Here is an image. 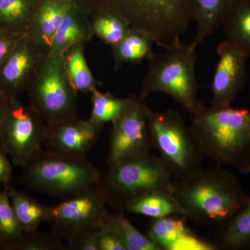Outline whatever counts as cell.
Here are the masks:
<instances>
[{
    "label": "cell",
    "instance_id": "obj_22",
    "mask_svg": "<svg viewBox=\"0 0 250 250\" xmlns=\"http://www.w3.org/2000/svg\"><path fill=\"white\" fill-rule=\"evenodd\" d=\"M85 43L72 46L63 54L65 70L70 83L78 93H92L99 82L94 77L84 54Z\"/></svg>",
    "mask_w": 250,
    "mask_h": 250
},
{
    "label": "cell",
    "instance_id": "obj_13",
    "mask_svg": "<svg viewBox=\"0 0 250 250\" xmlns=\"http://www.w3.org/2000/svg\"><path fill=\"white\" fill-rule=\"evenodd\" d=\"M45 56L29 36H23L0 67V92L11 98L27 91Z\"/></svg>",
    "mask_w": 250,
    "mask_h": 250
},
{
    "label": "cell",
    "instance_id": "obj_29",
    "mask_svg": "<svg viewBox=\"0 0 250 250\" xmlns=\"http://www.w3.org/2000/svg\"><path fill=\"white\" fill-rule=\"evenodd\" d=\"M107 223L121 237L126 250H161L149 237L140 232L130 223L123 210H116L110 214Z\"/></svg>",
    "mask_w": 250,
    "mask_h": 250
},
{
    "label": "cell",
    "instance_id": "obj_6",
    "mask_svg": "<svg viewBox=\"0 0 250 250\" xmlns=\"http://www.w3.org/2000/svg\"><path fill=\"white\" fill-rule=\"evenodd\" d=\"M196 59V49L190 44L184 45L181 39L166 49L165 53H153L147 60L140 96L146 100L152 93L167 94L190 112L200 102Z\"/></svg>",
    "mask_w": 250,
    "mask_h": 250
},
{
    "label": "cell",
    "instance_id": "obj_3",
    "mask_svg": "<svg viewBox=\"0 0 250 250\" xmlns=\"http://www.w3.org/2000/svg\"><path fill=\"white\" fill-rule=\"evenodd\" d=\"M90 16L99 11L121 15L131 27L147 31L167 49L195 22V0H78Z\"/></svg>",
    "mask_w": 250,
    "mask_h": 250
},
{
    "label": "cell",
    "instance_id": "obj_5",
    "mask_svg": "<svg viewBox=\"0 0 250 250\" xmlns=\"http://www.w3.org/2000/svg\"><path fill=\"white\" fill-rule=\"evenodd\" d=\"M172 178L159 156L147 152L107 166L101 172L99 188L107 205L125 211L130 203L149 192H170Z\"/></svg>",
    "mask_w": 250,
    "mask_h": 250
},
{
    "label": "cell",
    "instance_id": "obj_7",
    "mask_svg": "<svg viewBox=\"0 0 250 250\" xmlns=\"http://www.w3.org/2000/svg\"><path fill=\"white\" fill-rule=\"evenodd\" d=\"M146 113L154 149L172 177L183 180L202 170L203 154L182 116L173 110L154 111L147 105Z\"/></svg>",
    "mask_w": 250,
    "mask_h": 250
},
{
    "label": "cell",
    "instance_id": "obj_27",
    "mask_svg": "<svg viewBox=\"0 0 250 250\" xmlns=\"http://www.w3.org/2000/svg\"><path fill=\"white\" fill-rule=\"evenodd\" d=\"M9 186L0 188V243L5 250H15L24 233L18 223L9 197Z\"/></svg>",
    "mask_w": 250,
    "mask_h": 250
},
{
    "label": "cell",
    "instance_id": "obj_33",
    "mask_svg": "<svg viewBox=\"0 0 250 250\" xmlns=\"http://www.w3.org/2000/svg\"><path fill=\"white\" fill-rule=\"evenodd\" d=\"M22 36L0 28V67Z\"/></svg>",
    "mask_w": 250,
    "mask_h": 250
},
{
    "label": "cell",
    "instance_id": "obj_20",
    "mask_svg": "<svg viewBox=\"0 0 250 250\" xmlns=\"http://www.w3.org/2000/svg\"><path fill=\"white\" fill-rule=\"evenodd\" d=\"M231 0H195V21L196 36L190 45L196 49L223 24Z\"/></svg>",
    "mask_w": 250,
    "mask_h": 250
},
{
    "label": "cell",
    "instance_id": "obj_19",
    "mask_svg": "<svg viewBox=\"0 0 250 250\" xmlns=\"http://www.w3.org/2000/svg\"><path fill=\"white\" fill-rule=\"evenodd\" d=\"M217 243L224 250L250 249V196L231 218L219 225Z\"/></svg>",
    "mask_w": 250,
    "mask_h": 250
},
{
    "label": "cell",
    "instance_id": "obj_32",
    "mask_svg": "<svg viewBox=\"0 0 250 250\" xmlns=\"http://www.w3.org/2000/svg\"><path fill=\"white\" fill-rule=\"evenodd\" d=\"M98 231L85 233L72 238L67 241L65 250H98Z\"/></svg>",
    "mask_w": 250,
    "mask_h": 250
},
{
    "label": "cell",
    "instance_id": "obj_23",
    "mask_svg": "<svg viewBox=\"0 0 250 250\" xmlns=\"http://www.w3.org/2000/svg\"><path fill=\"white\" fill-rule=\"evenodd\" d=\"M125 210L152 218H164L169 215L184 217L183 210L172 194L163 190L149 192L143 195L130 203Z\"/></svg>",
    "mask_w": 250,
    "mask_h": 250
},
{
    "label": "cell",
    "instance_id": "obj_18",
    "mask_svg": "<svg viewBox=\"0 0 250 250\" xmlns=\"http://www.w3.org/2000/svg\"><path fill=\"white\" fill-rule=\"evenodd\" d=\"M222 27L226 41L250 59V0H231Z\"/></svg>",
    "mask_w": 250,
    "mask_h": 250
},
{
    "label": "cell",
    "instance_id": "obj_31",
    "mask_svg": "<svg viewBox=\"0 0 250 250\" xmlns=\"http://www.w3.org/2000/svg\"><path fill=\"white\" fill-rule=\"evenodd\" d=\"M98 250H126L121 237L108 223L98 233Z\"/></svg>",
    "mask_w": 250,
    "mask_h": 250
},
{
    "label": "cell",
    "instance_id": "obj_1",
    "mask_svg": "<svg viewBox=\"0 0 250 250\" xmlns=\"http://www.w3.org/2000/svg\"><path fill=\"white\" fill-rule=\"evenodd\" d=\"M191 129L203 155L218 166L250 172V111L200 102L190 111Z\"/></svg>",
    "mask_w": 250,
    "mask_h": 250
},
{
    "label": "cell",
    "instance_id": "obj_21",
    "mask_svg": "<svg viewBox=\"0 0 250 250\" xmlns=\"http://www.w3.org/2000/svg\"><path fill=\"white\" fill-rule=\"evenodd\" d=\"M10 200L18 223L24 233L37 231L41 223H47L49 207L36 201L25 192L9 187Z\"/></svg>",
    "mask_w": 250,
    "mask_h": 250
},
{
    "label": "cell",
    "instance_id": "obj_10",
    "mask_svg": "<svg viewBox=\"0 0 250 250\" xmlns=\"http://www.w3.org/2000/svg\"><path fill=\"white\" fill-rule=\"evenodd\" d=\"M106 205L98 186L86 193L49 207L47 223L52 225L53 232L59 238L68 241L101 229L111 214Z\"/></svg>",
    "mask_w": 250,
    "mask_h": 250
},
{
    "label": "cell",
    "instance_id": "obj_12",
    "mask_svg": "<svg viewBox=\"0 0 250 250\" xmlns=\"http://www.w3.org/2000/svg\"><path fill=\"white\" fill-rule=\"evenodd\" d=\"M219 61L211 83L210 106H231L248 80L246 54L225 41L217 47Z\"/></svg>",
    "mask_w": 250,
    "mask_h": 250
},
{
    "label": "cell",
    "instance_id": "obj_30",
    "mask_svg": "<svg viewBox=\"0 0 250 250\" xmlns=\"http://www.w3.org/2000/svg\"><path fill=\"white\" fill-rule=\"evenodd\" d=\"M62 241L54 232L25 233L15 250H65Z\"/></svg>",
    "mask_w": 250,
    "mask_h": 250
},
{
    "label": "cell",
    "instance_id": "obj_36",
    "mask_svg": "<svg viewBox=\"0 0 250 250\" xmlns=\"http://www.w3.org/2000/svg\"><path fill=\"white\" fill-rule=\"evenodd\" d=\"M43 1V0H36V3H37V4H39V3H40L41 1Z\"/></svg>",
    "mask_w": 250,
    "mask_h": 250
},
{
    "label": "cell",
    "instance_id": "obj_16",
    "mask_svg": "<svg viewBox=\"0 0 250 250\" xmlns=\"http://www.w3.org/2000/svg\"><path fill=\"white\" fill-rule=\"evenodd\" d=\"M93 36L89 13L75 0L64 16L47 55H62L72 46L88 42Z\"/></svg>",
    "mask_w": 250,
    "mask_h": 250
},
{
    "label": "cell",
    "instance_id": "obj_15",
    "mask_svg": "<svg viewBox=\"0 0 250 250\" xmlns=\"http://www.w3.org/2000/svg\"><path fill=\"white\" fill-rule=\"evenodd\" d=\"M75 0H43L36 6L27 35L47 55L64 16Z\"/></svg>",
    "mask_w": 250,
    "mask_h": 250
},
{
    "label": "cell",
    "instance_id": "obj_24",
    "mask_svg": "<svg viewBox=\"0 0 250 250\" xmlns=\"http://www.w3.org/2000/svg\"><path fill=\"white\" fill-rule=\"evenodd\" d=\"M36 6V0H0V28L27 35Z\"/></svg>",
    "mask_w": 250,
    "mask_h": 250
},
{
    "label": "cell",
    "instance_id": "obj_37",
    "mask_svg": "<svg viewBox=\"0 0 250 250\" xmlns=\"http://www.w3.org/2000/svg\"><path fill=\"white\" fill-rule=\"evenodd\" d=\"M0 250H2V248H1V243H0Z\"/></svg>",
    "mask_w": 250,
    "mask_h": 250
},
{
    "label": "cell",
    "instance_id": "obj_35",
    "mask_svg": "<svg viewBox=\"0 0 250 250\" xmlns=\"http://www.w3.org/2000/svg\"><path fill=\"white\" fill-rule=\"evenodd\" d=\"M8 104H9V98L4 93L0 92V131L7 111Z\"/></svg>",
    "mask_w": 250,
    "mask_h": 250
},
{
    "label": "cell",
    "instance_id": "obj_25",
    "mask_svg": "<svg viewBox=\"0 0 250 250\" xmlns=\"http://www.w3.org/2000/svg\"><path fill=\"white\" fill-rule=\"evenodd\" d=\"M147 236L160 250H174L190 236L184 220L169 215L152 218Z\"/></svg>",
    "mask_w": 250,
    "mask_h": 250
},
{
    "label": "cell",
    "instance_id": "obj_2",
    "mask_svg": "<svg viewBox=\"0 0 250 250\" xmlns=\"http://www.w3.org/2000/svg\"><path fill=\"white\" fill-rule=\"evenodd\" d=\"M170 193L183 210L184 218L204 225L225 223L249 197L238 177L220 166L176 180Z\"/></svg>",
    "mask_w": 250,
    "mask_h": 250
},
{
    "label": "cell",
    "instance_id": "obj_28",
    "mask_svg": "<svg viewBox=\"0 0 250 250\" xmlns=\"http://www.w3.org/2000/svg\"><path fill=\"white\" fill-rule=\"evenodd\" d=\"M90 18L94 36L111 47L118 43L131 27L125 18L111 11H99Z\"/></svg>",
    "mask_w": 250,
    "mask_h": 250
},
{
    "label": "cell",
    "instance_id": "obj_17",
    "mask_svg": "<svg viewBox=\"0 0 250 250\" xmlns=\"http://www.w3.org/2000/svg\"><path fill=\"white\" fill-rule=\"evenodd\" d=\"M155 43L150 33L140 28L130 27L124 37L112 46L114 70H120L123 64H140L153 54Z\"/></svg>",
    "mask_w": 250,
    "mask_h": 250
},
{
    "label": "cell",
    "instance_id": "obj_34",
    "mask_svg": "<svg viewBox=\"0 0 250 250\" xmlns=\"http://www.w3.org/2000/svg\"><path fill=\"white\" fill-rule=\"evenodd\" d=\"M12 175V165L7 154L0 149V184L8 187Z\"/></svg>",
    "mask_w": 250,
    "mask_h": 250
},
{
    "label": "cell",
    "instance_id": "obj_26",
    "mask_svg": "<svg viewBox=\"0 0 250 250\" xmlns=\"http://www.w3.org/2000/svg\"><path fill=\"white\" fill-rule=\"evenodd\" d=\"M92 94V110L88 121L104 127L105 124L117 119L127 107L131 98H120L110 92L103 93L98 89Z\"/></svg>",
    "mask_w": 250,
    "mask_h": 250
},
{
    "label": "cell",
    "instance_id": "obj_9",
    "mask_svg": "<svg viewBox=\"0 0 250 250\" xmlns=\"http://www.w3.org/2000/svg\"><path fill=\"white\" fill-rule=\"evenodd\" d=\"M30 105L9 98L7 111L0 131V149L11 156L15 166L23 167L43 149L46 124Z\"/></svg>",
    "mask_w": 250,
    "mask_h": 250
},
{
    "label": "cell",
    "instance_id": "obj_8",
    "mask_svg": "<svg viewBox=\"0 0 250 250\" xmlns=\"http://www.w3.org/2000/svg\"><path fill=\"white\" fill-rule=\"evenodd\" d=\"M27 92L29 105L46 124L78 117V92L67 77L63 54L44 57Z\"/></svg>",
    "mask_w": 250,
    "mask_h": 250
},
{
    "label": "cell",
    "instance_id": "obj_11",
    "mask_svg": "<svg viewBox=\"0 0 250 250\" xmlns=\"http://www.w3.org/2000/svg\"><path fill=\"white\" fill-rule=\"evenodd\" d=\"M130 98L125 111L111 123L107 166L154 149L146 100L136 94Z\"/></svg>",
    "mask_w": 250,
    "mask_h": 250
},
{
    "label": "cell",
    "instance_id": "obj_4",
    "mask_svg": "<svg viewBox=\"0 0 250 250\" xmlns=\"http://www.w3.org/2000/svg\"><path fill=\"white\" fill-rule=\"evenodd\" d=\"M22 167L23 181L28 187L62 201L93 190L101 175L87 157L64 156L43 149Z\"/></svg>",
    "mask_w": 250,
    "mask_h": 250
},
{
    "label": "cell",
    "instance_id": "obj_14",
    "mask_svg": "<svg viewBox=\"0 0 250 250\" xmlns=\"http://www.w3.org/2000/svg\"><path fill=\"white\" fill-rule=\"evenodd\" d=\"M104 127L79 117L46 124V149L62 155L86 158Z\"/></svg>",
    "mask_w": 250,
    "mask_h": 250
}]
</instances>
